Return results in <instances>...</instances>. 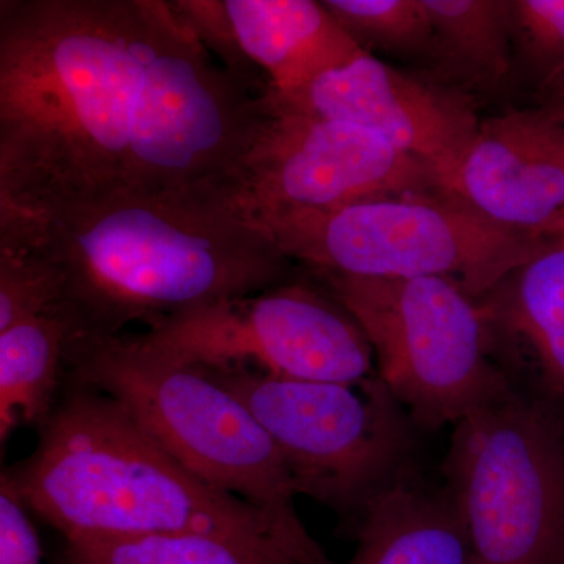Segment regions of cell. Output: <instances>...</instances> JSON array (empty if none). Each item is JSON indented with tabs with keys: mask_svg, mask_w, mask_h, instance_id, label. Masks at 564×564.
Returning a JSON list of instances; mask_svg holds the SVG:
<instances>
[{
	"mask_svg": "<svg viewBox=\"0 0 564 564\" xmlns=\"http://www.w3.org/2000/svg\"><path fill=\"white\" fill-rule=\"evenodd\" d=\"M265 120L166 0L0 2V207L243 195Z\"/></svg>",
	"mask_w": 564,
	"mask_h": 564,
	"instance_id": "obj_1",
	"label": "cell"
},
{
	"mask_svg": "<svg viewBox=\"0 0 564 564\" xmlns=\"http://www.w3.org/2000/svg\"><path fill=\"white\" fill-rule=\"evenodd\" d=\"M63 280L74 333L148 329L292 280L293 263L243 195H117L62 209L0 207Z\"/></svg>",
	"mask_w": 564,
	"mask_h": 564,
	"instance_id": "obj_2",
	"label": "cell"
},
{
	"mask_svg": "<svg viewBox=\"0 0 564 564\" xmlns=\"http://www.w3.org/2000/svg\"><path fill=\"white\" fill-rule=\"evenodd\" d=\"M2 475L65 541L199 534L258 564H334L318 543L185 469L121 403L84 386L41 425L33 454Z\"/></svg>",
	"mask_w": 564,
	"mask_h": 564,
	"instance_id": "obj_3",
	"label": "cell"
},
{
	"mask_svg": "<svg viewBox=\"0 0 564 564\" xmlns=\"http://www.w3.org/2000/svg\"><path fill=\"white\" fill-rule=\"evenodd\" d=\"M66 372L121 403L207 485L258 508L295 540L317 543L296 513L299 494L272 437L203 367L173 361L140 336L74 333Z\"/></svg>",
	"mask_w": 564,
	"mask_h": 564,
	"instance_id": "obj_4",
	"label": "cell"
},
{
	"mask_svg": "<svg viewBox=\"0 0 564 564\" xmlns=\"http://www.w3.org/2000/svg\"><path fill=\"white\" fill-rule=\"evenodd\" d=\"M263 223L281 251L313 273L444 278L474 300L562 243L497 225L441 191L381 196Z\"/></svg>",
	"mask_w": 564,
	"mask_h": 564,
	"instance_id": "obj_5",
	"label": "cell"
},
{
	"mask_svg": "<svg viewBox=\"0 0 564 564\" xmlns=\"http://www.w3.org/2000/svg\"><path fill=\"white\" fill-rule=\"evenodd\" d=\"M203 369L272 437L296 494L328 507L351 533L370 505L417 478L419 429L378 375L347 384Z\"/></svg>",
	"mask_w": 564,
	"mask_h": 564,
	"instance_id": "obj_6",
	"label": "cell"
},
{
	"mask_svg": "<svg viewBox=\"0 0 564 564\" xmlns=\"http://www.w3.org/2000/svg\"><path fill=\"white\" fill-rule=\"evenodd\" d=\"M314 274L361 325L378 378L419 430L456 425L513 388L480 302L454 281Z\"/></svg>",
	"mask_w": 564,
	"mask_h": 564,
	"instance_id": "obj_7",
	"label": "cell"
},
{
	"mask_svg": "<svg viewBox=\"0 0 564 564\" xmlns=\"http://www.w3.org/2000/svg\"><path fill=\"white\" fill-rule=\"evenodd\" d=\"M445 492L475 564H564V422L510 389L454 425Z\"/></svg>",
	"mask_w": 564,
	"mask_h": 564,
	"instance_id": "obj_8",
	"label": "cell"
},
{
	"mask_svg": "<svg viewBox=\"0 0 564 564\" xmlns=\"http://www.w3.org/2000/svg\"><path fill=\"white\" fill-rule=\"evenodd\" d=\"M140 339L173 361L207 369L347 384L377 375L372 345L356 318L323 285L293 278L177 315Z\"/></svg>",
	"mask_w": 564,
	"mask_h": 564,
	"instance_id": "obj_9",
	"label": "cell"
},
{
	"mask_svg": "<svg viewBox=\"0 0 564 564\" xmlns=\"http://www.w3.org/2000/svg\"><path fill=\"white\" fill-rule=\"evenodd\" d=\"M267 106L243 185L262 221L381 196L441 191L429 165L366 129L284 109L270 93Z\"/></svg>",
	"mask_w": 564,
	"mask_h": 564,
	"instance_id": "obj_10",
	"label": "cell"
},
{
	"mask_svg": "<svg viewBox=\"0 0 564 564\" xmlns=\"http://www.w3.org/2000/svg\"><path fill=\"white\" fill-rule=\"evenodd\" d=\"M269 93L284 109L348 122L381 137L429 165L441 191L481 122L464 96L392 68L372 54L328 70L299 90Z\"/></svg>",
	"mask_w": 564,
	"mask_h": 564,
	"instance_id": "obj_11",
	"label": "cell"
},
{
	"mask_svg": "<svg viewBox=\"0 0 564 564\" xmlns=\"http://www.w3.org/2000/svg\"><path fill=\"white\" fill-rule=\"evenodd\" d=\"M207 51L252 90L285 95L367 54L314 0H172Z\"/></svg>",
	"mask_w": 564,
	"mask_h": 564,
	"instance_id": "obj_12",
	"label": "cell"
},
{
	"mask_svg": "<svg viewBox=\"0 0 564 564\" xmlns=\"http://www.w3.org/2000/svg\"><path fill=\"white\" fill-rule=\"evenodd\" d=\"M443 192L514 231L564 240V126L540 109L480 122Z\"/></svg>",
	"mask_w": 564,
	"mask_h": 564,
	"instance_id": "obj_13",
	"label": "cell"
},
{
	"mask_svg": "<svg viewBox=\"0 0 564 564\" xmlns=\"http://www.w3.org/2000/svg\"><path fill=\"white\" fill-rule=\"evenodd\" d=\"M478 302L505 372L564 422V240Z\"/></svg>",
	"mask_w": 564,
	"mask_h": 564,
	"instance_id": "obj_14",
	"label": "cell"
},
{
	"mask_svg": "<svg viewBox=\"0 0 564 564\" xmlns=\"http://www.w3.org/2000/svg\"><path fill=\"white\" fill-rule=\"evenodd\" d=\"M352 534L348 564H475L451 497L423 488L417 478L370 505Z\"/></svg>",
	"mask_w": 564,
	"mask_h": 564,
	"instance_id": "obj_15",
	"label": "cell"
},
{
	"mask_svg": "<svg viewBox=\"0 0 564 564\" xmlns=\"http://www.w3.org/2000/svg\"><path fill=\"white\" fill-rule=\"evenodd\" d=\"M73 321L65 310L25 318L0 332V441L43 425L66 372Z\"/></svg>",
	"mask_w": 564,
	"mask_h": 564,
	"instance_id": "obj_16",
	"label": "cell"
},
{
	"mask_svg": "<svg viewBox=\"0 0 564 564\" xmlns=\"http://www.w3.org/2000/svg\"><path fill=\"white\" fill-rule=\"evenodd\" d=\"M434 61L469 84L499 85L514 69L510 0H423Z\"/></svg>",
	"mask_w": 564,
	"mask_h": 564,
	"instance_id": "obj_17",
	"label": "cell"
},
{
	"mask_svg": "<svg viewBox=\"0 0 564 564\" xmlns=\"http://www.w3.org/2000/svg\"><path fill=\"white\" fill-rule=\"evenodd\" d=\"M362 51L434 58V32L423 0H323Z\"/></svg>",
	"mask_w": 564,
	"mask_h": 564,
	"instance_id": "obj_18",
	"label": "cell"
},
{
	"mask_svg": "<svg viewBox=\"0 0 564 564\" xmlns=\"http://www.w3.org/2000/svg\"><path fill=\"white\" fill-rule=\"evenodd\" d=\"M62 310L63 280L46 252L20 229L0 225V332Z\"/></svg>",
	"mask_w": 564,
	"mask_h": 564,
	"instance_id": "obj_19",
	"label": "cell"
},
{
	"mask_svg": "<svg viewBox=\"0 0 564 564\" xmlns=\"http://www.w3.org/2000/svg\"><path fill=\"white\" fill-rule=\"evenodd\" d=\"M55 564H258L239 549L199 534L65 541Z\"/></svg>",
	"mask_w": 564,
	"mask_h": 564,
	"instance_id": "obj_20",
	"label": "cell"
},
{
	"mask_svg": "<svg viewBox=\"0 0 564 564\" xmlns=\"http://www.w3.org/2000/svg\"><path fill=\"white\" fill-rule=\"evenodd\" d=\"M514 68L538 90L564 70V0H510Z\"/></svg>",
	"mask_w": 564,
	"mask_h": 564,
	"instance_id": "obj_21",
	"label": "cell"
},
{
	"mask_svg": "<svg viewBox=\"0 0 564 564\" xmlns=\"http://www.w3.org/2000/svg\"><path fill=\"white\" fill-rule=\"evenodd\" d=\"M0 564H41V544L29 510L0 477Z\"/></svg>",
	"mask_w": 564,
	"mask_h": 564,
	"instance_id": "obj_22",
	"label": "cell"
},
{
	"mask_svg": "<svg viewBox=\"0 0 564 564\" xmlns=\"http://www.w3.org/2000/svg\"><path fill=\"white\" fill-rule=\"evenodd\" d=\"M541 93V106L538 107L549 120L564 126V70Z\"/></svg>",
	"mask_w": 564,
	"mask_h": 564,
	"instance_id": "obj_23",
	"label": "cell"
}]
</instances>
